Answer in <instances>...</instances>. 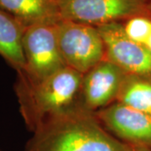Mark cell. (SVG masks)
<instances>
[{
  "label": "cell",
  "instance_id": "cell-1",
  "mask_svg": "<svg viewBox=\"0 0 151 151\" xmlns=\"http://www.w3.org/2000/svg\"><path fill=\"white\" fill-rule=\"evenodd\" d=\"M25 151H145L110 134L95 113L81 106L40 124Z\"/></svg>",
  "mask_w": 151,
  "mask_h": 151
},
{
  "label": "cell",
  "instance_id": "cell-2",
  "mask_svg": "<svg viewBox=\"0 0 151 151\" xmlns=\"http://www.w3.org/2000/svg\"><path fill=\"white\" fill-rule=\"evenodd\" d=\"M82 77L68 66L40 81L18 76L15 92L28 128L35 131L45 122L81 106Z\"/></svg>",
  "mask_w": 151,
  "mask_h": 151
},
{
  "label": "cell",
  "instance_id": "cell-3",
  "mask_svg": "<svg viewBox=\"0 0 151 151\" xmlns=\"http://www.w3.org/2000/svg\"><path fill=\"white\" fill-rule=\"evenodd\" d=\"M58 21L39 23L24 28L22 48L25 68L18 72V76L31 81H40L67 66L58 45Z\"/></svg>",
  "mask_w": 151,
  "mask_h": 151
},
{
  "label": "cell",
  "instance_id": "cell-4",
  "mask_svg": "<svg viewBox=\"0 0 151 151\" xmlns=\"http://www.w3.org/2000/svg\"><path fill=\"white\" fill-rule=\"evenodd\" d=\"M57 40L65 65L82 75L106 60L104 43L96 26L61 19L57 23Z\"/></svg>",
  "mask_w": 151,
  "mask_h": 151
},
{
  "label": "cell",
  "instance_id": "cell-5",
  "mask_svg": "<svg viewBox=\"0 0 151 151\" xmlns=\"http://www.w3.org/2000/svg\"><path fill=\"white\" fill-rule=\"evenodd\" d=\"M62 19L93 26L133 17L151 19V0H59Z\"/></svg>",
  "mask_w": 151,
  "mask_h": 151
},
{
  "label": "cell",
  "instance_id": "cell-6",
  "mask_svg": "<svg viewBox=\"0 0 151 151\" xmlns=\"http://www.w3.org/2000/svg\"><path fill=\"white\" fill-rule=\"evenodd\" d=\"M105 46L106 59L127 75L151 76V52L127 36L120 22L97 26Z\"/></svg>",
  "mask_w": 151,
  "mask_h": 151
},
{
  "label": "cell",
  "instance_id": "cell-7",
  "mask_svg": "<svg viewBox=\"0 0 151 151\" xmlns=\"http://www.w3.org/2000/svg\"><path fill=\"white\" fill-rule=\"evenodd\" d=\"M95 115L119 140L137 149L151 150V115L119 102L98 110Z\"/></svg>",
  "mask_w": 151,
  "mask_h": 151
},
{
  "label": "cell",
  "instance_id": "cell-8",
  "mask_svg": "<svg viewBox=\"0 0 151 151\" xmlns=\"http://www.w3.org/2000/svg\"><path fill=\"white\" fill-rule=\"evenodd\" d=\"M127 74L108 60H103L83 75L81 105L96 113L117 101Z\"/></svg>",
  "mask_w": 151,
  "mask_h": 151
},
{
  "label": "cell",
  "instance_id": "cell-9",
  "mask_svg": "<svg viewBox=\"0 0 151 151\" xmlns=\"http://www.w3.org/2000/svg\"><path fill=\"white\" fill-rule=\"evenodd\" d=\"M0 8L24 28L61 19L59 0H0Z\"/></svg>",
  "mask_w": 151,
  "mask_h": 151
},
{
  "label": "cell",
  "instance_id": "cell-10",
  "mask_svg": "<svg viewBox=\"0 0 151 151\" xmlns=\"http://www.w3.org/2000/svg\"><path fill=\"white\" fill-rule=\"evenodd\" d=\"M24 28L13 16L0 8V55L20 72L25 68L22 48V35Z\"/></svg>",
  "mask_w": 151,
  "mask_h": 151
},
{
  "label": "cell",
  "instance_id": "cell-11",
  "mask_svg": "<svg viewBox=\"0 0 151 151\" xmlns=\"http://www.w3.org/2000/svg\"><path fill=\"white\" fill-rule=\"evenodd\" d=\"M148 78L126 76L116 102L151 115V81Z\"/></svg>",
  "mask_w": 151,
  "mask_h": 151
},
{
  "label": "cell",
  "instance_id": "cell-12",
  "mask_svg": "<svg viewBox=\"0 0 151 151\" xmlns=\"http://www.w3.org/2000/svg\"><path fill=\"white\" fill-rule=\"evenodd\" d=\"M124 29L129 39L145 45L151 34V19L146 16L133 17L126 21Z\"/></svg>",
  "mask_w": 151,
  "mask_h": 151
},
{
  "label": "cell",
  "instance_id": "cell-13",
  "mask_svg": "<svg viewBox=\"0 0 151 151\" xmlns=\"http://www.w3.org/2000/svg\"><path fill=\"white\" fill-rule=\"evenodd\" d=\"M145 46L146 48L148 49V50L151 52V34L149 36V38H148V40H147V41H146Z\"/></svg>",
  "mask_w": 151,
  "mask_h": 151
},
{
  "label": "cell",
  "instance_id": "cell-14",
  "mask_svg": "<svg viewBox=\"0 0 151 151\" xmlns=\"http://www.w3.org/2000/svg\"><path fill=\"white\" fill-rule=\"evenodd\" d=\"M145 151H151V150H145Z\"/></svg>",
  "mask_w": 151,
  "mask_h": 151
}]
</instances>
